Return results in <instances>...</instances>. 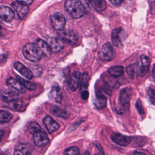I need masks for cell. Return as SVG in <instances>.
Instances as JSON below:
<instances>
[{
	"mask_svg": "<svg viewBox=\"0 0 155 155\" xmlns=\"http://www.w3.org/2000/svg\"><path fill=\"white\" fill-rule=\"evenodd\" d=\"M94 104L97 109H102L107 105V98L101 92H97L94 101Z\"/></svg>",
	"mask_w": 155,
	"mask_h": 155,
	"instance_id": "obj_22",
	"label": "cell"
},
{
	"mask_svg": "<svg viewBox=\"0 0 155 155\" xmlns=\"http://www.w3.org/2000/svg\"><path fill=\"white\" fill-rule=\"evenodd\" d=\"M136 64H134L128 66L126 68V72L130 78H133L135 74V68L136 67Z\"/></svg>",
	"mask_w": 155,
	"mask_h": 155,
	"instance_id": "obj_31",
	"label": "cell"
},
{
	"mask_svg": "<svg viewBox=\"0 0 155 155\" xmlns=\"http://www.w3.org/2000/svg\"><path fill=\"white\" fill-rule=\"evenodd\" d=\"M1 25H0V29H1Z\"/></svg>",
	"mask_w": 155,
	"mask_h": 155,
	"instance_id": "obj_40",
	"label": "cell"
},
{
	"mask_svg": "<svg viewBox=\"0 0 155 155\" xmlns=\"http://www.w3.org/2000/svg\"><path fill=\"white\" fill-rule=\"evenodd\" d=\"M64 154H69V155H76L79 154V148L76 147H71L69 148H67L65 149L64 151Z\"/></svg>",
	"mask_w": 155,
	"mask_h": 155,
	"instance_id": "obj_30",
	"label": "cell"
},
{
	"mask_svg": "<svg viewBox=\"0 0 155 155\" xmlns=\"http://www.w3.org/2000/svg\"><path fill=\"white\" fill-rule=\"evenodd\" d=\"M47 42L49 45L51 51L54 53L60 51L64 48V42L59 37H51L47 39Z\"/></svg>",
	"mask_w": 155,
	"mask_h": 155,
	"instance_id": "obj_10",
	"label": "cell"
},
{
	"mask_svg": "<svg viewBox=\"0 0 155 155\" xmlns=\"http://www.w3.org/2000/svg\"><path fill=\"white\" fill-rule=\"evenodd\" d=\"M50 22L54 29L61 31L65 27V19L62 14L59 12H55L50 16Z\"/></svg>",
	"mask_w": 155,
	"mask_h": 155,
	"instance_id": "obj_5",
	"label": "cell"
},
{
	"mask_svg": "<svg viewBox=\"0 0 155 155\" xmlns=\"http://www.w3.org/2000/svg\"><path fill=\"white\" fill-rule=\"evenodd\" d=\"M12 5L15 10L20 19H23L28 12V8L27 5L21 4L17 1L12 3Z\"/></svg>",
	"mask_w": 155,
	"mask_h": 155,
	"instance_id": "obj_18",
	"label": "cell"
},
{
	"mask_svg": "<svg viewBox=\"0 0 155 155\" xmlns=\"http://www.w3.org/2000/svg\"><path fill=\"white\" fill-rule=\"evenodd\" d=\"M140 64L137 68V75L139 76H143L149 71L150 61L148 57L144 54L140 56Z\"/></svg>",
	"mask_w": 155,
	"mask_h": 155,
	"instance_id": "obj_8",
	"label": "cell"
},
{
	"mask_svg": "<svg viewBox=\"0 0 155 155\" xmlns=\"http://www.w3.org/2000/svg\"><path fill=\"white\" fill-rule=\"evenodd\" d=\"M19 94L15 90L3 88L0 91V98L4 102L9 103L16 101L19 99Z\"/></svg>",
	"mask_w": 155,
	"mask_h": 155,
	"instance_id": "obj_6",
	"label": "cell"
},
{
	"mask_svg": "<svg viewBox=\"0 0 155 155\" xmlns=\"http://www.w3.org/2000/svg\"><path fill=\"white\" fill-rule=\"evenodd\" d=\"M28 131L32 134H34L35 133L41 131V128L40 125L36 122H31L28 127Z\"/></svg>",
	"mask_w": 155,
	"mask_h": 155,
	"instance_id": "obj_28",
	"label": "cell"
},
{
	"mask_svg": "<svg viewBox=\"0 0 155 155\" xmlns=\"http://www.w3.org/2000/svg\"><path fill=\"white\" fill-rule=\"evenodd\" d=\"M89 93L87 90H84L81 93V98L84 100H87L88 97Z\"/></svg>",
	"mask_w": 155,
	"mask_h": 155,
	"instance_id": "obj_36",
	"label": "cell"
},
{
	"mask_svg": "<svg viewBox=\"0 0 155 155\" xmlns=\"http://www.w3.org/2000/svg\"><path fill=\"white\" fill-rule=\"evenodd\" d=\"M17 79L22 84V85L26 88H27L28 90H33L36 88V85L34 84V83H32L28 81H27L26 79L22 78H21L19 76H17L16 77Z\"/></svg>",
	"mask_w": 155,
	"mask_h": 155,
	"instance_id": "obj_27",
	"label": "cell"
},
{
	"mask_svg": "<svg viewBox=\"0 0 155 155\" xmlns=\"http://www.w3.org/2000/svg\"><path fill=\"white\" fill-rule=\"evenodd\" d=\"M49 96L52 100L56 102H60L62 99V93L58 85H54L52 87Z\"/></svg>",
	"mask_w": 155,
	"mask_h": 155,
	"instance_id": "obj_21",
	"label": "cell"
},
{
	"mask_svg": "<svg viewBox=\"0 0 155 155\" xmlns=\"http://www.w3.org/2000/svg\"><path fill=\"white\" fill-rule=\"evenodd\" d=\"M34 43L39 48V50L42 53V55L45 58H48L51 53V48L48 43L41 39H37L35 40Z\"/></svg>",
	"mask_w": 155,
	"mask_h": 155,
	"instance_id": "obj_12",
	"label": "cell"
},
{
	"mask_svg": "<svg viewBox=\"0 0 155 155\" xmlns=\"http://www.w3.org/2000/svg\"><path fill=\"white\" fill-rule=\"evenodd\" d=\"M58 37L61 38L64 42H65L66 44L70 45H73L76 44L78 39L76 34L70 30L62 31L61 32L59 33Z\"/></svg>",
	"mask_w": 155,
	"mask_h": 155,
	"instance_id": "obj_7",
	"label": "cell"
},
{
	"mask_svg": "<svg viewBox=\"0 0 155 155\" xmlns=\"http://www.w3.org/2000/svg\"><path fill=\"white\" fill-rule=\"evenodd\" d=\"M43 123L50 133H52L59 128V124L56 122L51 117L46 115L43 119Z\"/></svg>",
	"mask_w": 155,
	"mask_h": 155,
	"instance_id": "obj_13",
	"label": "cell"
},
{
	"mask_svg": "<svg viewBox=\"0 0 155 155\" xmlns=\"http://www.w3.org/2000/svg\"><path fill=\"white\" fill-rule=\"evenodd\" d=\"M22 51L24 56L27 60L34 62L39 61L43 56L39 48L35 43H28L25 44Z\"/></svg>",
	"mask_w": 155,
	"mask_h": 155,
	"instance_id": "obj_3",
	"label": "cell"
},
{
	"mask_svg": "<svg viewBox=\"0 0 155 155\" xmlns=\"http://www.w3.org/2000/svg\"><path fill=\"white\" fill-rule=\"evenodd\" d=\"M90 77L88 74L87 73H84L82 75V77L81 78V81H80L81 84V87L82 88H87L88 85V82H89Z\"/></svg>",
	"mask_w": 155,
	"mask_h": 155,
	"instance_id": "obj_29",
	"label": "cell"
},
{
	"mask_svg": "<svg viewBox=\"0 0 155 155\" xmlns=\"http://www.w3.org/2000/svg\"><path fill=\"white\" fill-rule=\"evenodd\" d=\"M14 17L15 13L12 8L7 6L0 7V18L2 20L5 22H10Z\"/></svg>",
	"mask_w": 155,
	"mask_h": 155,
	"instance_id": "obj_14",
	"label": "cell"
},
{
	"mask_svg": "<svg viewBox=\"0 0 155 155\" xmlns=\"http://www.w3.org/2000/svg\"><path fill=\"white\" fill-rule=\"evenodd\" d=\"M109 74L114 77V78H118L123 75L124 74V67L120 65L117 66H113L108 69Z\"/></svg>",
	"mask_w": 155,
	"mask_h": 155,
	"instance_id": "obj_24",
	"label": "cell"
},
{
	"mask_svg": "<svg viewBox=\"0 0 155 155\" xmlns=\"http://www.w3.org/2000/svg\"><path fill=\"white\" fill-rule=\"evenodd\" d=\"M136 107L137 110L138 111L139 113L141 115V116H144L145 115V110H144V108L143 106V104L141 102L140 100L138 99L136 103Z\"/></svg>",
	"mask_w": 155,
	"mask_h": 155,
	"instance_id": "obj_33",
	"label": "cell"
},
{
	"mask_svg": "<svg viewBox=\"0 0 155 155\" xmlns=\"http://www.w3.org/2000/svg\"><path fill=\"white\" fill-rule=\"evenodd\" d=\"M111 140L117 145L121 146H127L131 142V138L120 133H114L111 136Z\"/></svg>",
	"mask_w": 155,
	"mask_h": 155,
	"instance_id": "obj_11",
	"label": "cell"
},
{
	"mask_svg": "<svg viewBox=\"0 0 155 155\" xmlns=\"http://www.w3.org/2000/svg\"><path fill=\"white\" fill-rule=\"evenodd\" d=\"M81 73L79 71L73 72L70 79V88L71 91H75L79 85L81 80Z\"/></svg>",
	"mask_w": 155,
	"mask_h": 155,
	"instance_id": "obj_20",
	"label": "cell"
},
{
	"mask_svg": "<svg viewBox=\"0 0 155 155\" xmlns=\"http://www.w3.org/2000/svg\"><path fill=\"white\" fill-rule=\"evenodd\" d=\"M13 117V114L10 112L0 110V123L8 122Z\"/></svg>",
	"mask_w": 155,
	"mask_h": 155,
	"instance_id": "obj_25",
	"label": "cell"
},
{
	"mask_svg": "<svg viewBox=\"0 0 155 155\" xmlns=\"http://www.w3.org/2000/svg\"><path fill=\"white\" fill-rule=\"evenodd\" d=\"M33 0H16L17 2L24 4V5H30L33 2Z\"/></svg>",
	"mask_w": 155,
	"mask_h": 155,
	"instance_id": "obj_35",
	"label": "cell"
},
{
	"mask_svg": "<svg viewBox=\"0 0 155 155\" xmlns=\"http://www.w3.org/2000/svg\"><path fill=\"white\" fill-rule=\"evenodd\" d=\"M4 135V132L2 130H0V142H1Z\"/></svg>",
	"mask_w": 155,
	"mask_h": 155,
	"instance_id": "obj_38",
	"label": "cell"
},
{
	"mask_svg": "<svg viewBox=\"0 0 155 155\" xmlns=\"http://www.w3.org/2000/svg\"><path fill=\"white\" fill-rule=\"evenodd\" d=\"M132 91V88L130 87H127L120 90L119 94L118 104L116 107V110L117 113L123 114L129 108Z\"/></svg>",
	"mask_w": 155,
	"mask_h": 155,
	"instance_id": "obj_2",
	"label": "cell"
},
{
	"mask_svg": "<svg viewBox=\"0 0 155 155\" xmlns=\"http://www.w3.org/2000/svg\"><path fill=\"white\" fill-rule=\"evenodd\" d=\"M33 150V147L29 143H22L19 144L15 150L14 154L17 155L30 154Z\"/></svg>",
	"mask_w": 155,
	"mask_h": 155,
	"instance_id": "obj_15",
	"label": "cell"
},
{
	"mask_svg": "<svg viewBox=\"0 0 155 155\" xmlns=\"http://www.w3.org/2000/svg\"><path fill=\"white\" fill-rule=\"evenodd\" d=\"M33 141L35 145L41 147H44L49 142V138L47 134L41 130L33 134Z\"/></svg>",
	"mask_w": 155,
	"mask_h": 155,
	"instance_id": "obj_9",
	"label": "cell"
},
{
	"mask_svg": "<svg viewBox=\"0 0 155 155\" xmlns=\"http://www.w3.org/2000/svg\"><path fill=\"white\" fill-rule=\"evenodd\" d=\"M152 73L154 78H155V64L153 65V67L152 68Z\"/></svg>",
	"mask_w": 155,
	"mask_h": 155,
	"instance_id": "obj_39",
	"label": "cell"
},
{
	"mask_svg": "<svg viewBox=\"0 0 155 155\" xmlns=\"http://www.w3.org/2000/svg\"><path fill=\"white\" fill-rule=\"evenodd\" d=\"M122 31L121 27H117L113 30L111 35V41L114 45L117 47H120L122 45V42L120 39V33Z\"/></svg>",
	"mask_w": 155,
	"mask_h": 155,
	"instance_id": "obj_23",
	"label": "cell"
},
{
	"mask_svg": "<svg viewBox=\"0 0 155 155\" xmlns=\"http://www.w3.org/2000/svg\"><path fill=\"white\" fill-rule=\"evenodd\" d=\"M14 67L19 73H20L24 77L26 78L27 79H31L33 78V74L32 71L21 62H15L14 64Z\"/></svg>",
	"mask_w": 155,
	"mask_h": 155,
	"instance_id": "obj_16",
	"label": "cell"
},
{
	"mask_svg": "<svg viewBox=\"0 0 155 155\" xmlns=\"http://www.w3.org/2000/svg\"><path fill=\"white\" fill-rule=\"evenodd\" d=\"M150 13L155 15V0H150Z\"/></svg>",
	"mask_w": 155,
	"mask_h": 155,
	"instance_id": "obj_34",
	"label": "cell"
},
{
	"mask_svg": "<svg viewBox=\"0 0 155 155\" xmlns=\"http://www.w3.org/2000/svg\"><path fill=\"white\" fill-rule=\"evenodd\" d=\"M7 85L11 88L15 89L20 93H24L26 91V88L17 79L10 78L7 80Z\"/></svg>",
	"mask_w": 155,
	"mask_h": 155,
	"instance_id": "obj_17",
	"label": "cell"
},
{
	"mask_svg": "<svg viewBox=\"0 0 155 155\" xmlns=\"http://www.w3.org/2000/svg\"><path fill=\"white\" fill-rule=\"evenodd\" d=\"M87 4L98 12H101L106 8L107 4L105 0H86Z\"/></svg>",
	"mask_w": 155,
	"mask_h": 155,
	"instance_id": "obj_19",
	"label": "cell"
},
{
	"mask_svg": "<svg viewBox=\"0 0 155 155\" xmlns=\"http://www.w3.org/2000/svg\"><path fill=\"white\" fill-rule=\"evenodd\" d=\"M110 1L114 5H120L121 4L124 0H110Z\"/></svg>",
	"mask_w": 155,
	"mask_h": 155,
	"instance_id": "obj_37",
	"label": "cell"
},
{
	"mask_svg": "<svg viewBox=\"0 0 155 155\" xmlns=\"http://www.w3.org/2000/svg\"><path fill=\"white\" fill-rule=\"evenodd\" d=\"M51 111L53 114H54L58 117H62L65 118L66 117H67L68 116V114L67 113V112L65 110H62L57 107H52Z\"/></svg>",
	"mask_w": 155,
	"mask_h": 155,
	"instance_id": "obj_26",
	"label": "cell"
},
{
	"mask_svg": "<svg viewBox=\"0 0 155 155\" xmlns=\"http://www.w3.org/2000/svg\"><path fill=\"white\" fill-rule=\"evenodd\" d=\"M115 50L110 42L104 44L98 53L99 59L104 61H110L115 58Z\"/></svg>",
	"mask_w": 155,
	"mask_h": 155,
	"instance_id": "obj_4",
	"label": "cell"
},
{
	"mask_svg": "<svg viewBox=\"0 0 155 155\" xmlns=\"http://www.w3.org/2000/svg\"><path fill=\"white\" fill-rule=\"evenodd\" d=\"M147 94L151 102L155 105V90L153 88L150 87L148 88Z\"/></svg>",
	"mask_w": 155,
	"mask_h": 155,
	"instance_id": "obj_32",
	"label": "cell"
},
{
	"mask_svg": "<svg viewBox=\"0 0 155 155\" xmlns=\"http://www.w3.org/2000/svg\"><path fill=\"white\" fill-rule=\"evenodd\" d=\"M64 7L68 15L74 19L81 18L85 13L83 4L79 0H67Z\"/></svg>",
	"mask_w": 155,
	"mask_h": 155,
	"instance_id": "obj_1",
	"label": "cell"
}]
</instances>
